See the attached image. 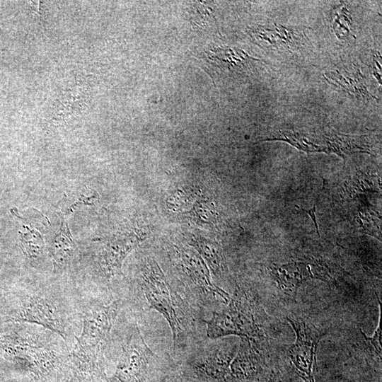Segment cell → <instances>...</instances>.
Segmentation results:
<instances>
[{
  "label": "cell",
  "instance_id": "obj_14",
  "mask_svg": "<svg viewBox=\"0 0 382 382\" xmlns=\"http://www.w3.org/2000/svg\"><path fill=\"white\" fill-rule=\"evenodd\" d=\"M75 245L69 229L56 235L50 244V251L54 262V267H64L73 255Z\"/></svg>",
  "mask_w": 382,
  "mask_h": 382
},
{
  "label": "cell",
  "instance_id": "obj_11",
  "mask_svg": "<svg viewBox=\"0 0 382 382\" xmlns=\"http://www.w3.org/2000/svg\"><path fill=\"white\" fill-rule=\"evenodd\" d=\"M237 349L236 344H228L216 347L204 356L200 363V369L213 378L225 379L237 354Z\"/></svg>",
  "mask_w": 382,
  "mask_h": 382
},
{
  "label": "cell",
  "instance_id": "obj_12",
  "mask_svg": "<svg viewBox=\"0 0 382 382\" xmlns=\"http://www.w3.org/2000/svg\"><path fill=\"white\" fill-rule=\"evenodd\" d=\"M248 59H253L243 50L231 48H216L207 54L208 64L218 69H228L241 66Z\"/></svg>",
  "mask_w": 382,
  "mask_h": 382
},
{
  "label": "cell",
  "instance_id": "obj_1",
  "mask_svg": "<svg viewBox=\"0 0 382 382\" xmlns=\"http://www.w3.org/2000/svg\"><path fill=\"white\" fill-rule=\"evenodd\" d=\"M118 310V302L114 301L91 307L84 313L81 334L70 354L71 376L76 381H91L101 376L98 356Z\"/></svg>",
  "mask_w": 382,
  "mask_h": 382
},
{
  "label": "cell",
  "instance_id": "obj_4",
  "mask_svg": "<svg viewBox=\"0 0 382 382\" xmlns=\"http://www.w3.org/2000/svg\"><path fill=\"white\" fill-rule=\"evenodd\" d=\"M286 320L296 335L295 342L287 351L290 363L303 382H316L317 347L325 333L303 318L287 317Z\"/></svg>",
  "mask_w": 382,
  "mask_h": 382
},
{
  "label": "cell",
  "instance_id": "obj_13",
  "mask_svg": "<svg viewBox=\"0 0 382 382\" xmlns=\"http://www.w3.org/2000/svg\"><path fill=\"white\" fill-rule=\"evenodd\" d=\"M190 243L201 254L213 273L219 274L222 269V255L219 246L204 238L192 236L189 238Z\"/></svg>",
  "mask_w": 382,
  "mask_h": 382
},
{
  "label": "cell",
  "instance_id": "obj_5",
  "mask_svg": "<svg viewBox=\"0 0 382 382\" xmlns=\"http://www.w3.org/2000/svg\"><path fill=\"white\" fill-rule=\"evenodd\" d=\"M5 322L29 323L41 325L66 338V324L58 306L51 299L39 295L21 298L6 313Z\"/></svg>",
  "mask_w": 382,
  "mask_h": 382
},
{
  "label": "cell",
  "instance_id": "obj_8",
  "mask_svg": "<svg viewBox=\"0 0 382 382\" xmlns=\"http://www.w3.org/2000/svg\"><path fill=\"white\" fill-rule=\"evenodd\" d=\"M145 238L144 233L131 232L115 236L107 241L98 260L103 274L111 278L120 273L125 258Z\"/></svg>",
  "mask_w": 382,
  "mask_h": 382
},
{
  "label": "cell",
  "instance_id": "obj_15",
  "mask_svg": "<svg viewBox=\"0 0 382 382\" xmlns=\"http://www.w3.org/2000/svg\"><path fill=\"white\" fill-rule=\"evenodd\" d=\"M20 233V246L24 255L29 260H36L43 254L44 243L38 233L33 231Z\"/></svg>",
  "mask_w": 382,
  "mask_h": 382
},
{
  "label": "cell",
  "instance_id": "obj_7",
  "mask_svg": "<svg viewBox=\"0 0 382 382\" xmlns=\"http://www.w3.org/2000/svg\"><path fill=\"white\" fill-rule=\"evenodd\" d=\"M207 335L213 339L236 335L249 342L257 337V327L250 311L233 299L225 309L213 313L207 323Z\"/></svg>",
  "mask_w": 382,
  "mask_h": 382
},
{
  "label": "cell",
  "instance_id": "obj_2",
  "mask_svg": "<svg viewBox=\"0 0 382 382\" xmlns=\"http://www.w3.org/2000/svg\"><path fill=\"white\" fill-rule=\"evenodd\" d=\"M30 342L8 325L0 328V364L11 374L37 381L54 378L59 374V364L50 351H30Z\"/></svg>",
  "mask_w": 382,
  "mask_h": 382
},
{
  "label": "cell",
  "instance_id": "obj_3",
  "mask_svg": "<svg viewBox=\"0 0 382 382\" xmlns=\"http://www.w3.org/2000/svg\"><path fill=\"white\" fill-rule=\"evenodd\" d=\"M142 289L151 308L159 312L170 328L173 345H180L185 338L182 312L163 272L154 260L149 258L141 267Z\"/></svg>",
  "mask_w": 382,
  "mask_h": 382
},
{
  "label": "cell",
  "instance_id": "obj_17",
  "mask_svg": "<svg viewBox=\"0 0 382 382\" xmlns=\"http://www.w3.org/2000/svg\"><path fill=\"white\" fill-rule=\"evenodd\" d=\"M0 382H18L14 375L0 364Z\"/></svg>",
  "mask_w": 382,
  "mask_h": 382
},
{
  "label": "cell",
  "instance_id": "obj_18",
  "mask_svg": "<svg viewBox=\"0 0 382 382\" xmlns=\"http://www.w3.org/2000/svg\"><path fill=\"white\" fill-rule=\"evenodd\" d=\"M315 209H316V208H315V207H314L313 209H310L309 211H306V212H307L310 214V216L312 217L313 221V222H314V224H315L316 228V229H317V232H318V224H317L316 219V216H315Z\"/></svg>",
  "mask_w": 382,
  "mask_h": 382
},
{
  "label": "cell",
  "instance_id": "obj_16",
  "mask_svg": "<svg viewBox=\"0 0 382 382\" xmlns=\"http://www.w3.org/2000/svg\"><path fill=\"white\" fill-rule=\"evenodd\" d=\"M364 337L366 338L369 345H371L374 352L378 354V356L381 357V329L380 328V323L378 325L377 328L376 329L374 334L371 337H367L364 333L362 332Z\"/></svg>",
  "mask_w": 382,
  "mask_h": 382
},
{
  "label": "cell",
  "instance_id": "obj_10",
  "mask_svg": "<svg viewBox=\"0 0 382 382\" xmlns=\"http://www.w3.org/2000/svg\"><path fill=\"white\" fill-rule=\"evenodd\" d=\"M178 262L192 282L204 293L221 297L226 303L229 294L213 284L209 270L202 258L190 250H182L178 255Z\"/></svg>",
  "mask_w": 382,
  "mask_h": 382
},
{
  "label": "cell",
  "instance_id": "obj_19",
  "mask_svg": "<svg viewBox=\"0 0 382 382\" xmlns=\"http://www.w3.org/2000/svg\"><path fill=\"white\" fill-rule=\"evenodd\" d=\"M244 382H255V381H244Z\"/></svg>",
  "mask_w": 382,
  "mask_h": 382
},
{
  "label": "cell",
  "instance_id": "obj_9",
  "mask_svg": "<svg viewBox=\"0 0 382 382\" xmlns=\"http://www.w3.org/2000/svg\"><path fill=\"white\" fill-rule=\"evenodd\" d=\"M272 274L278 286L287 293L296 294L306 281L312 279L328 280L329 274L318 264L294 262L271 267Z\"/></svg>",
  "mask_w": 382,
  "mask_h": 382
},
{
  "label": "cell",
  "instance_id": "obj_6",
  "mask_svg": "<svg viewBox=\"0 0 382 382\" xmlns=\"http://www.w3.org/2000/svg\"><path fill=\"white\" fill-rule=\"evenodd\" d=\"M154 356L136 325L122 346L115 371L108 382H144Z\"/></svg>",
  "mask_w": 382,
  "mask_h": 382
}]
</instances>
